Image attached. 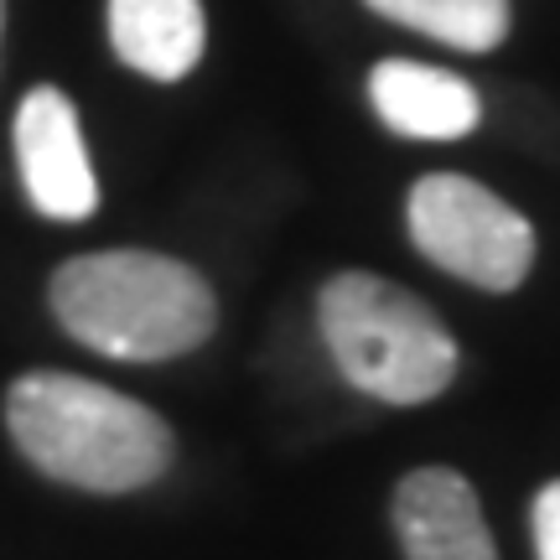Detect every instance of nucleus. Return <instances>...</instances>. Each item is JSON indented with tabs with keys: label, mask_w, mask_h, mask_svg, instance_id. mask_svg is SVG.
<instances>
[{
	"label": "nucleus",
	"mask_w": 560,
	"mask_h": 560,
	"mask_svg": "<svg viewBox=\"0 0 560 560\" xmlns=\"http://www.w3.org/2000/svg\"><path fill=\"white\" fill-rule=\"evenodd\" d=\"M405 560H499L472 482L452 467H420L395 488Z\"/></svg>",
	"instance_id": "nucleus-6"
},
{
	"label": "nucleus",
	"mask_w": 560,
	"mask_h": 560,
	"mask_svg": "<svg viewBox=\"0 0 560 560\" xmlns=\"http://www.w3.org/2000/svg\"><path fill=\"white\" fill-rule=\"evenodd\" d=\"M0 32H5V0H0Z\"/></svg>",
	"instance_id": "nucleus-11"
},
{
	"label": "nucleus",
	"mask_w": 560,
	"mask_h": 560,
	"mask_svg": "<svg viewBox=\"0 0 560 560\" xmlns=\"http://www.w3.org/2000/svg\"><path fill=\"white\" fill-rule=\"evenodd\" d=\"M529 524H535V550H540V560H560V478L540 488Z\"/></svg>",
	"instance_id": "nucleus-10"
},
{
	"label": "nucleus",
	"mask_w": 560,
	"mask_h": 560,
	"mask_svg": "<svg viewBox=\"0 0 560 560\" xmlns=\"http://www.w3.org/2000/svg\"><path fill=\"white\" fill-rule=\"evenodd\" d=\"M405 223L425 260L478 291H514L535 265L529 219L482 182L457 172L420 177L405 202Z\"/></svg>",
	"instance_id": "nucleus-4"
},
{
	"label": "nucleus",
	"mask_w": 560,
	"mask_h": 560,
	"mask_svg": "<svg viewBox=\"0 0 560 560\" xmlns=\"http://www.w3.org/2000/svg\"><path fill=\"white\" fill-rule=\"evenodd\" d=\"M369 5L457 52H493L509 37V0H369Z\"/></svg>",
	"instance_id": "nucleus-9"
},
{
	"label": "nucleus",
	"mask_w": 560,
	"mask_h": 560,
	"mask_svg": "<svg viewBox=\"0 0 560 560\" xmlns=\"http://www.w3.org/2000/svg\"><path fill=\"white\" fill-rule=\"evenodd\" d=\"M369 100L395 136L410 140H462L478 125V89L431 62L389 58L369 73Z\"/></svg>",
	"instance_id": "nucleus-7"
},
{
	"label": "nucleus",
	"mask_w": 560,
	"mask_h": 560,
	"mask_svg": "<svg viewBox=\"0 0 560 560\" xmlns=\"http://www.w3.org/2000/svg\"><path fill=\"white\" fill-rule=\"evenodd\" d=\"M16 166L26 198L47 219L79 223L100 208V177L83 145L79 109L52 83L32 89L16 109Z\"/></svg>",
	"instance_id": "nucleus-5"
},
{
	"label": "nucleus",
	"mask_w": 560,
	"mask_h": 560,
	"mask_svg": "<svg viewBox=\"0 0 560 560\" xmlns=\"http://www.w3.org/2000/svg\"><path fill=\"white\" fill-rule=\"evenodd\" d=\"M5 425L37 472L83 493H136L172 467V425L79 374H21L5 395Z\"/></svg>",
	"instance_id": "nucleus-1"
},
{
	"label": "nucleus",
	"mask_w": 560,
	"mask_h": 560,
	"mask_svg": "<svg viewBox=\"0 0 560 560\" xmlns=\"http://www.w3.org/2000/svg\"><path fill=\"white\" fill-rule=\"evenodd\" d=\"M202 0H109V42L125 68L156 83L187 79L202 58Z\"/></svg>",
	"instance_id": "nucleus-8"
},
{
	"label": "nucleus",
	"mask_w": 560,
	"mask_h": 560,
	"mask_svg": "<svg viewBox=\"0 0 560 560\" xmlns=\"http://www.w3.org/2000/svg\"><path fill=\"white\" fill-rule=\"evenodd\" d=\"M317 322L342 380L384 405H425L457 380L452 332L395 280L342 270L322 285Z\"/></svg>",
	"instance_id": "nucleus-3"
},
{
	"label": "nucleus",
	"mask_w": 560,
	"mask_h": 560,
	"mask_svg": "<svg viewBox=\"0 0 560 560\" xmlns=\"http://www.w3.org/2000/svg\"><path fill=\"white\" fill-rule=\"evenodd\" d=\"M52 312L83 348L125 363L182 359L213 338L219 301L192 265L151 249L79 255L52 276Z\"/></svg>",
	"instance_id": "nucleus-2"
}]
</instances>
